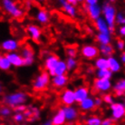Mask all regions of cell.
<instances>
[{"mask_svg": "<svg viewBox=\"0 0 125 125\" xmlns=\"http://www.w3.org/2000/svg\"><path fill=\"white\" fill-rule=\"evenodd\" d=\"M26 99V96H25V94L23 93H16L15 94H12V95H8V96H6L4 98V102L6 104L9 105V106L15 107V106H18L19 104L23 103Z\"/></svg>", "mask_w": 125, "mask_h": 125, "instance_id": "1", "label": "cell"}, {"mask_svg": "<svg viewBox=\"0 0 125 125\" xmlns=\"http://www.w3.org/2000/svg\"><path fill=\"white\" fill-rule=\"evenodd\" d=\"M4 8L7 13H9L11 16L16 18H21L23 16V12L16 7V4L12 2L11 0H3Z\"/></svg>", "mask_w": 125, "mask_h": 125, "instance_id": "2", "label": "cell"}, {"mask_svg": "<svg viewBox=\"0 0 125 125\" xmlns=\"http://www.w3.org/2000/svg\"><path fill=\"white\" fill-rule=\"evenodd\" d=\"M49 83V76L47 74V73L44 72L41 75L38 76V78L36 79V81L34 82V88L35 90H43L44 88L46 87V85Z\"/></svg>", "mask_w": 125, "mask_h": 125, "instance_id": "3", "label": "cell"}, {"mask_svg": "<svg viewBox=\"0 0 125 125\" xmlns=\"http://www.w3.org/2000/svg\"><path fill=\"white\" fill-rule=\"evenodd\" d=\"M103 12L106 17V20L109 24L110 29H113V22H114V8L110 5H105L103 8Z\"/></svg>", "mask_w": 125, "mask_h": 125, "instance_id": "4", "label": "cell"}, {"mask_svg": "<svg viewBox=\"0 0 125 125\" xmlns=\"http://www.w3.org/2000/svg\"><path fill=\"white\" fill-rule=\"evenodd\" d=\"M111 87V83L109 79H97L94 82V90L97 92L106 91Z\"/></svg>", "mask_w": 125, "mask_h": 125, "instance_id": "5", "label": "cell"}, {"mask_svg": "<svg viewBox=\"0 0 125 125\" xmlns=\"http://www.w3.org/2000/svg\"><path fill=\"white\" fill-rule=\"evenodd\" d=\"M82 53H83V56L88 58V59H93V58L96 57L99 54V50L95 46L85 45V46L83 47Z\"/></svg>", "mask_w": 125, "mask_h": 125, "instance_id": "6", "label": "cell"}, {"mask_svg": "<svg viewBox=\"0 0 125 125\" xmlns=\"http://www.w3.org/2000/svg\"><path fill=\"white\" fill-rule=\"evenodd\" d=\"M22 55L23 58L25 60V64L29 65L31 64L33 61H34V52L32 50V48L30 46H25L22 51Z\"/></svg>", "mask_w": 125, "mask_h": 125, "instance_id": "7", "label": "cell"}, {"mask_svg": "<svg viewBox=\"0 0 125 125\" xmlns=\"http://www.w3.org/2000/svg\"><path fill=\"white\" fill-rule=\"evenodd\" d=\"M75 101V93L74 92L71 91V90H66L64 91L63 94L62 96V103L66 105L69 106L73 104V103Z\"/></svg>", "mask_w": 125, "mask_h": 125, "instance_id": "8", "label": "cell"}, {"mask_svg": "<svg viewBox=\"0 0 125 125\" xmlns=\"http://www.w3.org/2000/svg\"><path fill=\"white\" fill-rule=\"evenodd\" d=\"M5 56L9 60L10 62L16 66H21L23 64H25V60L23 57L20 55L16 54V53H6L5 54Z\"/></svg>", "mask_w": 125, "mask_h": 125, "instance_id": "9", "label": "cell"}, {"mask_svg": "<svg viewBox=\"0 0 125 125\" xmlns=\"http://www.w3.org/2000/svg\"><path fill=\"white\" fill-rule=\"evenodd\" d=\"M59 62V60H58V57L55 56V55H53V56L48 57L46 59V62H45V67H46L47 70H49L51 73V74H53V72H54V69L56 67L57 63Z\"/></svg>", "mask_w": 125, "mask_h": 125, "instance_id": "10", "label": "cell"}, {"mask_svg": "<svg viewBox=\"0 0 125 125\" xmlns=\"http://www.w3.org/2000/svg\"><path fill=\"white\" fill-rule=\"evenodd\" d=\"M112 110H113V117L115 119H119L125 113L124 106L121 103H113L112 104Z\"/></svg>", "mask_w": 125, "mask_h": 125, "instance_id": "11", "label": "cell"}, {"mask_svg": "<svg viewBox=\"0 0 125 125\" xmlns=\"http://www.w3.org/2000/svg\"><path fill=\"white\" fill-rule=\"evenodd\" d=\"M75 101H77L79 103L83 102L85 99H87L88 95V89L84 87H82L78 89L77 91H75Z\"/></svg>", "mask_w": 125, "mask_h": 125, "instance_id": "12", "label": "cell"}, {"mask_svg": "<svg viewBox=\"0 0 125 125\" xmlns=\"http://www.w3.org/2000/svg\"><path fill=\"white\" fill-rule=\"evenodd\" d=\"M65 113L64 110H60L58 113L53 117V121H52V125H62L64 121H65Z\"/></svg>", "mask_w": 125, "mask_h": 125, "instance_id": "13", "label": "cell"}, {"mask_svg": "<svg viewBox=\"0 0 125 125\" xmlns=\"http://www.w3.org/2000/svg\"><path fill=\"white\" fill-rule=\"evenodd\" d=\"M67 76L65 75H57L54 77L53 81V83L54 86H56V87H62L63 85L66 83V82H67Z\"/></svg>", "mask_w": 125, "mask_h": 125, "instance_id": "14", "label": "cell"}, {"mask_svg": "<svg viewBox=\"0 0 125 125\" xmlns=\"http://www.w3.org/2000/svg\"><path fill=\"white\" fill-rule=\"evenodd\" d=\"M66 69H67V64H66L65 62H60L57 63L56 67L54 69V72H53V75H62L64 73H65Z\"/></svg>", "mask_w": 125, "mask_h": 125, "instance_id": "15", "label": "cell"}, {"mask_svg": "<svg viewBox=\"0 0 125 125\" xmlns=\"http://www.w3.org/2000/svg\"><path fill=\"white\" fill-rule=\"evenodd\" d=\"M27 30H28L30 34L32 35L33 39L35 41H37L38 38L40 37V34H41L40 29L38 28L37 26H35V25H28Z\"/></svg>", "mask_w": 125, "mask_h": 125, "instance_id": "16", "label": "cell"}, {"mask_svg": "<svg viewBox=\"0 0 125 125\" xmlns=\"http://www.w3.org/2000/svg\"><path fill=\"white\" fill-rule=\"evenodd\" d=\"M88 14L93 19H96L100 14V8L96 5H91L88 7Z\"/></svg>", "mask_w": 125, "mask_h": 125, "instance_id": "17", "label": "cell"}, {"mask_svg": "<svg viewBox=\"0 0 125 125\" xmlns=\"http://www.w3.org/2000/svg\"><path fill=\"white\" fill-rule=\"evenodd\" d=\"M2 47H3L4 50L6 51H12L16 49L17 44H16V41L14 40H7L6 42H4L3 44H2Z\"/></svg>", "mask_w": 125, "mask_h": 125, "instance_id": "18", "label": "cell"}, {"mask_svg": "<svg viewBox=\"0 0 125 125\" xmlns=\"http://www.w3.org/2000/svg\"><path fill=\"white\" fill-rule=\"evenodd\" d=\"M64 113H65V117L67 120H73L76 118L77 116V113L73 108H71V107H65L64 108Z\"/></svg>", "mask_w": 125, "mask_h": 125, "instance_id": "19", "label": "cell"}, {"mask_svg": "<svg viewBox=\"0 0 125 125\" xmlns=\"http://www.w3.org/2000/svg\"><path fill=\"white\" fill-rule=\"evenodd\" d=\"M114 91H115L117 95H122L124 94L125 92V80H122L119 82L114 87Z\"/></svg>", "mask_w": 125, "mask_h": 125, "instance_id": "20", "label": "cell"}, {"mask_svg": "<svg viewBox=\"0 0 125 125\" xmlns=\"http://www.w3.org/2000/svg\"><path fill=\"white\" fill-rule=\"evenodd\" d=\"M97 27L99 29V31L101 32V34H109V29L107 28L106 24L103 22V19L100 18L97 20Z\"/></svg>", "mask_w": 125, "mask_h": 125, "instance_id": "21", "label": "cell"}, {"mask_svg": "<svg viewBox=\"0 0 125 125\" xmlns=\"http://www.w3.org/2000/svg\"><path fill=\"white\" fill-rule=\"evenodd\" d=\"M96 66H97V68H99L100 70L110 69L109 61H108V60H106V59H103V58H101V59L97 60Z\"/></svg>", "mask_w": 125, "mask_h": 125, "instance_id": "22", "label": "cell"}, {"mask_svg": "<svg viewBox=\"0 0 125 125\" xmlns=\"http://www.w3.org/2000/svg\"><path fill=\"white\" fill-rule=\"evenodd\" d=\"M101 50H102L103 54H104V55H107V56H111L112 53H113V47H112V45H110L109 44H103V45L101 46Z\"/></svg>", "mask_w": 125, "mask_h": 125, "instance_id": "23", "label": "cell"}, {"mask_svg": "<svg viewBox=\"0 0 125 125\" xmlns=\"http://www.w3.org/2000/svg\"><path fill=\"white\" fill-rule=\"evenodd\" d=\"M62 4L63 5V8H64V10H65L66 12L68 13L69 15H71V16H73L75 13V10H74V7L73 6V5H71V4H69L67 1H63V0H62Z\"/></svg>", "mask_w": 125, "mask_h": 125, "instance_id": "24", "label": "cell"}, {"mask_svg": "<svg viewBox=\"0 0 125 125\" xmlns=\"http://www.w3.org/2000/svg\"><path fill=\"white\" fill-rule=\"evenodd\" d=\"M94 106V101L92 100V99H85L83 102H82L81 103V107L82 109L83 110H89V109H92L93 107Z\"/></svg>", "mask_w": 125, "mask_h": 125, "instance_id": "25", "label": "cell"}, {"mask_svg": "<svg viewBox=\"0 0 125 125\" xmlns=\"http://www.w3.org/2000/svg\"><path fill=\"white\" fill-rule=\"evenodd\" d=\"M109 64H110V69L113 71V72H117V71H119L120 69V65L118 62L116 61L115 59H113V57H110L109 59Z\"/></svg>", "mask_w": 125, "mask_h": 125, "instance_id": "26", "label": "cell"}, {"mask_svg": "<svg viewBox=\"0 0 125 125\" xmlns=\"http://www.w3.org/2000/svg\"><path fill=\"white\" fill-rule=\"evenodd\" d=\"M11 62L6 56H1L0 58V67L2 70H7L9 69Z\"/></svg>", "mask_w": 125, "mask_h": 125, "instance_id": "27", "label": "cell"}, {"mask_svg": "<svg viewBox=\"0 0 125 125\" xmlns=\"http://www.w3.org/2000/svg\"><path fill=\"white\" fill-rule=\"evenodd\" d=\"M111 72L109 69H104V70H100L98 73V76L102 79H109L111 77Z\"/></svg>", "mask_w": 125, "mask_h": 125, "instance_id": "28", "label": "cell"}, {"mask_svg": "<svg viewBox=\"0 0 125 125\" xmlns=\"http://www.w3.org/2000/svg\"><path fill=\"white\" fill-rule=\"evenodd\" d=\"M98 40L100 41L103 44H109V40H110L109 34H101V33H100V34H99V35H98Z\"/></svg>", "mask_w": 125, "mask_h": 125, "instance_id": "29", "label": "cell"}, {"mask_svg": "<svg viewBox=\"0 0 125 125\" xmlns=\"http://www.w3.org/2000/svg\"><path fill=\"white\" fill-rule=\"evenodd\" d=\"M37 18L38 20L42 23H46L47 20H48V17H47V14L45 11H40L37 15Z\"/></svg>", "mask_w": 125, "mask_h": 125, "instance_id": "30", "label": "cell"}, {"mask_svg": "<svg viewBox=\"0 0 125 125\" xmlns=\"http://www.w3.org/2000/svg\"><path fill=\"white\" fill-rule=\"evenodd\" d=\"M76 52H77L76 48H75V47H73V46L68 47L67 50H66V53H67V54L69 55L70 58H73V57L76 55Z\"/></svg>", "mask_w": 125, "mask_h": 125, "instance_id": "31", "label": "cell"}, {"mask_svg": "<svg viewBox=\"0 0 125 125\" xmlns=\"http://www.w3.org/2000/svg\"><path fill=\"white\" fill-rule=\"evenodd\" d=\"M87 124L88 125H101V120L99 118H96V117H94V118H91L87 121Z\"/></svg>", "mask_w": 125, "mask_h": 125, "instance_id": "32", "label": "cell"}, {"mask_svg": "<svg viewBox=\"0 0 125 125\" xmlns=\"http://www.w3.org/2000/svg\"><path fill=\"white\" fill-rule=\"evenodd\" d=\"M66 64H67V69H73L76 65V62H75V60L73 58H69L67 60V62H66Z\"/></svg>", "mask_w": 125, "mask_h": 125, "instance_id": "33", "label": "cell"}, {"mask_svg": "<svg viewBox=\"0 0 125 125\" xmlns=\"http://www.w3.org/2000/svg\"><path fill=\"white\" fill-rule=\"evenodd\" d=\"M10 109L9 108H7V107H2V109H1V114L3 116H7L10 114Z\"/></svg>", "mask_w": 125, "mask_h": 125, "instance_id": "34", "label": "cell"}, {"mask_svg": "<svg viewBox=\"0 0 125 125\" xmlns=\"http://www.w3.org/2000/svg\"><path fill=\"white\" fill-rule=\"evenodd\" d=\"M103 101H104V102H106V103H113V99H112V96H111L110 94H106V95H104V96H103Z\"/></svg>", "mask_w": 125, "mask_h": 125, "instance_id": "35", "label": "cell"}, {"mask_svg": "<svg viewBox=\"0 0 125 125\" xmlns=\"http://www.w3.org/2000/svg\"><path fill=\"white\" fill-rule=\"evenodd\" d=\"M14 119H15L16 122H21V121H23V119H24V116H23V114H21V113H17V114L15 115Z\"/></svg>", "mask_w": 125, "mask_h": 125, "instance_id": "36", "label": "cell"}, {"mask_svg": "<svg viewBox=\"0 0 125 125\" xmlns=\"http://www.w3.org/2000/svg\"><path fill=\"white\" fill-rule=\"evenodd\" d=\"M113 120L107 119V120H105L104 122H102V125H113Z\"/></svg>", "mask_w": 125, "mask_h": 125, "instance_id": "37", "label": "cell"}, {"mask_svg": "<svg viewBox=\"0 0 125 125\" xmlns=\"http://www.w3.org/2000/svg\"><path fill=\"white\" fill-rule=\"evenodd\" d=\"M118 46H119L120 49H123L124 47V43L122 41H118Z\"/></svg>", "mask_w": 125, "mask_h": 125, "instance_id": "38", "label": "cell"}, {"mask_svg": "<svg viewBox=\"0 0 125 125\" xmlns=\"http://www.w3.org/2000/svg\"><path fill=\"white\" fill-rule=\"evenodd\" d=\"M86 2L89 4V6H91V5H95L97 0H86Z\"/></svg>", "mask_w": 125, "mask_h": 125, "instance_id": "39", "label": "cell"}, {"mask_svg": "<svg viewBox=\"0 0 125 125\" xmlns=\"http://www.w3.org/2000/svg\"><path fill=\"white\" fill-rule=\"evenodd\" d=\"M67 2H68L69 4L73 5V6H74L75 4H76V2H77V0H67Z\"/></svg>", "mask_w": 125, "mask_h": 125, "instance_id": "40", "label": "cell"}, {"mask_svg": "<svg viewBox=\"0 0 125 125\" xmlns=\"http://www.w3.org/2000/svg\"><path fill=\"white\" fill-rule=\"evenodd\" d=\"M120 32H121V34H122L125 35V26L122 27V28H121V30H120Z\"/></svg>", "mask_w": 125, "mask_h": 125, "instance_id": "41", "label": "cell"}, {"mask_svg": "<svg viewBox=\"0 0 125 125\" xmlns=\"http://www.w3.org/2000/svg\"><path fill=\"white\" fill-rule=\"evenodd\" d=\"M122 62H125V53H122Z\"/></svg>", "mask_w": 125, "mask_h": 125, "instance_id": "42", "label": "cell"}, {"mask_svg": "<svg viewBox=\"0 0 125 125\" xmlns=\"http://www.w3.org/2000/svg\"><path fill=\"white\" fill-rule=\"evenodd\" d=\"M96 103V105H99V104L101 103V100H100V99H97L96 103Z\"/></svg>", "mask_w": 125, "mask_h": 125, "instance_id": "43", "label": "cell"}, {"mask_svg": "<svg viewBox=\"0 0 125 125\" xmlns=\"http://www.w3.org/2000/svg\"><path fill=\"white\" fill-rule=\"evenodd\" d=\"M44 125H52V122H46Z\"/></svg>", "mask_w": 125, "mask_h": 125, "instance_id": "44", "label": "cell"}, {"mask_svg": "<svg viewBox=\"0 0 125 125\" xmlns=\"http://www.w3.org/2000/svg\"><path fill=\"white\" fill-rule=\"evenodd\" d=\"M77 1H83V0H77Z\"/></svg>", "mask_w": 125, "mask_h": 125, "instance_id": "45", "label": "cell"}, {"mask_svg": "<svg viewBox=\"0 0 125 125\" xmlns=\"http://www.w3.org/2000/svg\"><path fill=\"white\" fill-rule=\"evenodd\" d=\"M111 1H115V0H111Z\"/></svg>", "mask_w": 125, "mask_h": 125, "instance_id": "46", "label": "cell"}]
</instances>
